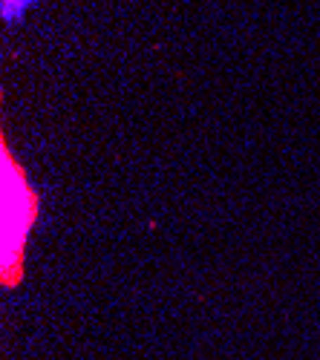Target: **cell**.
<instances>
[{
    "mask_svg": "<svg viewBox=\"0 0 320 360\" xmlns=\"http://www.w3.org/2000/svg\"><path fill=\"white\" fill-rule=\"evenodd\" d=\"M0 176H4V236H0V271L4 283L15 285L20 280L23 251L29 231L38 222V193L29 188L23 167L15 162L12 150L4 144L0 156Z\"/></svg>",
    "mask_w": 320,
    "mask_h": 360,
    "instance_id": "1",
    "label": "cell"
},
{
    "mask_svg": "<svg viewBox=\"0 0 320 360\" xmlns=\"http://www.w3.org/2000/svg\"><path fill=\"white\" fill-rule=\"evenodd\" d=\"M35 0H4V20H18L29 6H32Z\"/></svg>",
    "mask_w": 320,
    "mask_h": 360,
    "instance_id": "2",
    "label": "cell"
}]
</instances>
